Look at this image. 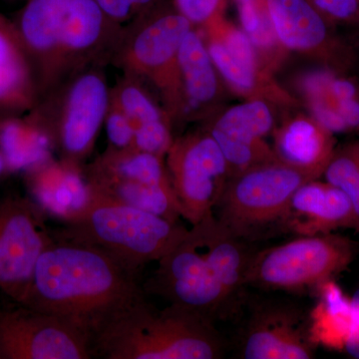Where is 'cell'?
Listing matches in <instances>:
<instances>
[{
	"mask_svg": "<svg viewBox=\"0 0 359 359\" xmlns=\"http://www.w3.org/2000/svg\"><path fill=\"white\" fill-rule=\"evenodd\" d=\"M8 175L11 174H9L8 170H7L6 162H4V157L0 154V182L8 176Z\"/></svg>",
	"mask_w": 359,
	"mask_h": 359,
	"instance_id": "cell-34",
	"label": "cell"
},
{
	"mask_svg": "<svg viewBox=\"0 0 359 359\" xmlns=\"http://www.w3.org/2000/svg\"><path fill=\"white\" fill-rule=\"evenodd\" d=\"M327 130L306 120L290 124L276 141L278 156L283 164L299 170L316 180L325 174L334 156V142Z\"/></svg>",
	"mask_w": 359,
	"mask_h": 359,
	"instance_id": "cell-22",
	"label": "cell"
},
{
	"mask_svg": "<svg viewBox=\"0 0 359 359\" xmlns=\"http://www.w3.org/2000/svg\"><path fill=\"white\" fill-rule=\"evenodd\" d=\"M356 228V214L351 198L332 184L309 181L290 200L283 231L299 237L325 235L339 229Z\"/></svg>",
	"mask_w": 359,
	"mask_h": 359,
	"instance_id": "cell-15",
	"label": "cell"
},
{
	"mask_svg": "<svg viewBox=\"0 0 359 359\" xmlns=\"http://www.w3.org/2000/svg\"><path fill=\"white\" fill-rule=\"evenodd\" d=\"M156 0H96L111 20L125 25L139 14L155 6Z\"/></svg>",
	"mask_w": 359,
	"mask_h": 359,
	"instance_id": "cell-28",
	"label": "cell"
},
{
	"mask_svg": "<svg viewBox=\"0 0 359 359\" xmlns=\"http://www.w3.org/2000/svg\"><path fill=\"white\" fill-rule=\"evenodd\" d=\"M269 20L278 39L292 49L328 44L327 23L306 0H266Z\"/></svg>",
	"mask_w": 359,
	"mask_h": 359,
	"instance_id": "cell-24",
	"label": "cell"
},
{
	"mask_svg": "<svg viewBox=\"0 0 359 359\" xmlns=\"http://www.w3.org/2000/svg\"><path fill=\"white\" fill-rule=\"evenodd\" d=\"M273 126V116L261 101L231 108L217 120L210 135L221 148L229 166L238 173L266 163L269 159L261 139Z\"/></svg>",
	"mask_w": 359,
	"mask_h": 359,
	"instance_id": "cell-17",
	"label": "cell"
},
{
	"mask_svg": "<svg viewBox=\"0 0 359 359\" xmlns=\"http://www.w3.org/2000/svg\"><path fill=\"white\" fill-rule=\"evenodd\" d=\"M323 175L328 183L351 198L356 214L355 230L359 231V141L334 151Z\"/></svg>",
	"mask_w": 359,
	"mask_h": 359,
	"instance_id": "cell-25",
	"label": "cell"
},
{
	"mask_svg": "<svg viewBox=\"0 0 359 359\" xmlns=\"http://www.w3.org/2000/svg\"><path fill=\"white\" fill-rule=\"evenodd\" d=\"M146 297L139 275L102 250L56 240L39 257L22 306L57 314L95 337Z\"/></svg>",
	"mask_w": 359,
	"mask_h": 359,
	"instance_id": "cell-1",
	"label": "cell"
},
{
	"mask_svg": "<svg viewBox=\"0 0 359 359\" xmlns=\"http://www.w3.org/2000/svg\"><path fill=\"white\" fill-rule=\"evenodd\" d=\"M93 337L57 314L0 308V359H92Z\"/></svg>",
	"mask_w": 359,
	"mask_h": 359,
	"instance_id": "cell-12",
	"label": "cell"
},
{
	"mask_svg": "<svg viewBox=\"0 0 359 359\" xmlns=\"http://www.w3.org/2000/svg\"><path fill=\"white\" fill-rule=\"evenodd\" d=\"M219 0H175L177 11L196 25L208 22L218 8Z\"/></svg>",
	"mask_w": 359,
	"mask_h": 359,
	"instance_id": "cell-31",
	"label": "cell"
},
{
	"mask_svg": "<svg viewBox=\"0 0 359 359\" xmlns=\"http://www.w3.org/2000/svg\"><path fill=\"white\" fill-rule=\"evenodd\" d=\"M311 110L321 128L330 134L359 130V87L332 71H318L306 79Z\"/></svg>",
	"mask_w": 359,
	"mask_h": 359,
	"instance_id": "cell-20",
	"label": "cell"
},
{
	"mask_svg": "<svg viewBox=\"0 0 359 359\" xmlns=\"http://www.w3.org/2000/svg\"><path fill=\"white\" fill-rule=\"evenodd\" d=\"M308 175L283 163H263L228 182L214 214L236 237L254 242L283 231L290 202Z\"/></svg>",
	"mask_w": 359,
	"mask_h": 359,
	"instance_id": "cell-7",
	"label": "cell"
},
{
	"mask_svg": "<svg viewBox=\"0 0 359 359\" xmlns=\"http://www.w3.org/2000/svg\"><path fill=\"white\" fill-rule=\"evenodd\" d=\"M106 68L77 72L26 113L47 135L59 159L84 166L93 154L110 105Z\"/></svg>",
	"mask_w": 359,
	"mask_h": 359,
	"instance_id": "cell-6",
	"label": "cell"
},
{
	"mask_svg": "<svg viewBox=\"0 0 359 359\" xmlns=\"http://www.w3.org/2000/svg\"><path fill=\"white\" fill-rule=\"evenodd\" d=\"M0 308H1V306H0Z\"/></svg>",
	"mask_w": 359,
	"mask_h": 359,
	"instance_id": "cell-36",
	"label": "cell"
},
{
	"mask_svg": "<svg viewBox=\"0 0 359 359\" xmlns=\"http://www.w3.org/2000/svg\"><path fill=\"white\" fill-rule=\"evenodd\" d=\"M13 20L39 99L80 71L110 66L123 27L96 0H25Z\"/></svg>",
	"mask_w": 359,
	"mask_h": 359,
	"instance_id": "cell-3",
	"label": "cell"
},
{
	"mask_svg": "<svg viewBox=\"0 0 359 359\" xmlns=\"http://www.w3.org/2000/svg\"><path fill=\"white\" fill-rule=\"evenodd\" d=\"M355 255V243L334 233L299 237L256 252L247 285L285 290L320 287L346 269Z\"/></svg>",
	"mask_w": 359,
	"mask_h": 359,
	"instance_id": "cell-9",
	"label": "cell"
},
{
	"mask_svg": "<svg viewBox=\"0 0 359 359\" xmlns=\"http://www.w3.org/2000/svg\"><path fill=\"white\" fill-rule=\"evenodd\" d=\"M90 193L99 199L152 212L171 222L181 208L164 158L137 149L107 147L84 165Z\"/></svg>",
	"mask_w": 359,
	"mask_h": 359,
	"instance_id": "cell-8",
	"label": "cell"
},
{
	"mask_svg": "<svg viewBox=\"0 0 359 359\" xmlns=\"http://www.w3.org/2000/svg\"><path fill=\"white\" fill-rule=\"evenodd\" d=\"M311 318L297 304L268 301L252 308L243 332L241 358L309 359L314 356Z\"/></svg>",
	"mask_w": 359,
	"mask_h": 359,
	"instance_id": "cell-14",
	"label": "cell"
},
{
	"mask_svg": "<svg viewBox=\"0 0 359 359\" xmlns=\"http://www.w3.org/2000/svg\"><path fill=\"white\" fill-rule=\"evenodd\" d=\"M167 169L181 208L191 224L212 214L226 183L229 166L210 134L174 140L166 154Z\"/></svg>",
	"mask_w": 359,
	"mask_h": 359,
	"instance_id": "cell-13",
	"label": "cell"
},
{
	"mask_svg": "<svg viewBox=\"0 0 359 359\" xmlns=\"http://www.w3.org/2000/svg\"><path fill=\"white\" fill-rule=\"evenodd\" d=\"M0 154L9 174H25L55 156L47 135L27 114L0 120Z\"/></svg>",
	"mask_w": 359,
	"mask_h": 359,
	"instance_id": "cell-23",
	"label": "cell"
},
{
	"mask_svg": "<svg viewBox=\"0 0 359 359\" xmlns=\"http://www.w3.org/2000/svg\"><path fill=\"white\" fill-rule=\"evenodd\" d=\"M217 78L207 46L195 30L187 35L177 59V80L168 114L196 110L217 93Z\"/></svg>",
	"mask_w": 359,
	"mask_h": 359,
	"instance_id": "cell-21",
	"label": "cell"
},
{
	"mask_svg": "<svg viewBox=\"0 0 359 359\" xmlns=\"http://www.w3.org/2000/svg\"><path fill=\"white\" fill-rule=\"evenodd\" d=\"M240 9L241 21L245 32L249 33L250 39L257 44H269L266 36L271 39V33L266 26V18H263L257 0H238Z\"/></svg>",
	"mask_w": 359,
	"mask_h": 359,
	"instance_id": "cell-29",
	"label": "cell"
},
{
	"mask_svg": "<svg viewBox=\"0 0 359 359\" xmlns=\"http://www.w3.org/2000/svg\"><path fill=\"white\" fill-rule=\"evenodd\" d=\"M111 100L127 115L135 134L134 148L166 157L174 139L171 117L156 103L148 84L124 74L111 86Z\"/></svg>",
	"mask_w": 359,
	"mask_h": 359,
	"instance_id": "cell-18",
	"label": "cell"
},
{
	"mask_svg": "<svg viewBox=\"0 0 359 359\" xmlns=\"http://www.w3.org/2000/svg\"><path fill=\"white\" fill-rule=\"evenodd\" d=\"M353 325L344 344V349L351 358L359 359V287L351 299Z\"/></svg>",
	"mask_w": 359,
	"mask_h": 359,
	"instance_id": "cell-33",
	"label": "cell"
},
{
	"mask_svg": "<svg viewBox=\"0 0 359 359\" xmlns=\"http://www.w3.org/2000/svg\"><path fill=\"white\" fill-rule=\"evenodd\" d=\"M314 6L328 18L353 20L359 16V0H313Z\"/></svg>",
	"mask_w": 359,
	"mask_h": 359,
	"instance_id": "cell-32",
	"label": "cell"
},
{
	"mask_svg": "<svg viewBox=\"0 0 359 359\" xmlns=\"http://www.w3.org/2000/svg\"><path fill=\"white\" fill-rule=\"evenodd\" d=\"M223 43L236 60H238L248 70L256 73L254 49L248 35L238 30H230Z\"/></svg>",
	"mask_w": 359,
	"mask_h": 359,
	"instance_id": "cell-30",
	"label": "cell"
},
{
	"mask_svg": "<svg viewBox=\"0 0 359 359\" xmlns=\"http://www.w3.org/2000/svg\"><path fill=\"white\" fill-rule=\"evenodd\" d=\"M152 7L123 25L111 66L154 85L168 103L176 85L179 50L192 22L178 11L154 14Z\"/></svg>",
	"mask_w": 359,
	"mask_h": 359,
	"instance_id": "cell-10",
	"label": "cell"
},
{
	"mask_svg": "<svg viewBox=\"0 0 359 359\" xmlns=\"http://www.w3.org/2000/svg\"><path fill=\"white\" fill-rule=\"evenodd\" d=\"M207 49L212 63L231 83L243 90H250L255 86V73L236 60L223 42L217 39L212 40Z\"/></svg>",
	"mask_w": 359,
	"mask_h": 359,
	"instance_id": "cell-26",
	"label": "cell"
},
{
	"mask_svg": "<svg viewBox=\"0 0 359 359\" xmlns=\"http://www.w3.org/2000/svg\"><path fill=\"white\" fill-rule=\"evenodd\" d=\"M103 127L107 135V147L116 150L135 149V134L131 122L124 111L112 100H110Z\"/></svg>",
	"mask_w": 359,
	"mask_h": 359,
	"instance_id": "cell-27",
	"label": "cell"
},
{
	"mask_svg": "<svg viewBox=\"0 0 359 359\" xmlns=\"http://www.w3.org/2000/svg\"><path fill=\"white\" fill-rule=\"evenodd\" d=\"M39 100L34 73L13 20L0 13V113L26 114Z\"/></svg>",
	"mask_w": 359,
	"mask_h": 359,
	"instance_id": "cell-19",
	"label": "cell"
},
{
	"mask_svg": "<svg viewBox=\"0 0 359 359\" xmlns=\"http://www.w3.org/2000/svg\"><path fill=\"white\" fill-rule=\"evenodd\" d=\"M4 116H7V115H4V114H1V113H0V120H1L2 118L4 117Z\"/></svg>",
	"mask_w": 359,
	"mask_h": 359,
	"instance_id": "cell-35",
	"label": "cell"
},
{
	"mask_svg": "<svg viewBox=\"0 0 359 359\" xmlns=\"http://www.w3.org/2000/svg\"><path fill=\"white\" fill-rule=\"evenodd\" d=\"M358 18H359V16H358Z\"/></svg>",
	"mask_w": 359,
	"mask_h": 359,
	"instance_id": "cell-37",
	"label": "cell"
},
{
	"mask_svg": "<svg viewBox=\"0 0 359 359\" xmlns=\"http://www.w3.org/2000/svg\"><path fill=\"white\" fill-rule=\"evenodd\" d=\"M51 231L56 240L96 248L140 275L147 264L169 254L189 229L179 222L91 195L83 211Z\"/></svg>",
	"mask_w": 359,
	"mask_h": 359,
	"instance_id": "cell-5",
	"label": "cell"
},
{
	"mask_svg": "<svg viewBox=\"0 0 359 359\" xmlns=\"http://www.w3.org/2000/svg\"><path fill=\"white\" fill-rule=\"evenodd\" d=\"M23 175L28 196L48 218L60 223L79 215L91 199L84 166L56 156Z\"/></svg>",
	"mask_w": 359,
	"mask_h": 359,
	"instance_id": "cell-16",
	"label": "cell"
},
{
	"mask_svg": "<svg viewBox=\"0 0 359 359\" xmlns=\"http://www.w3.org/2000/svg\"><path fill=\"white\" fill-rule=\"evenodd\" d=\"M47 219L28 195L0 199V292L14 304L25 299L39 257L53 242Z\"/></svg>",
	"mask_w": 359,
	"mask_h": 359,
	"instance_id": "cell-11",
	"label": "cell"
},
{
	"mask_svg": "<svg viewBox=\"0 0 359 359\" xmlns=\"http://www.w3.org/2000/svg\"><path fill=\"white\" fill-rule=\"evenodd\" d=\"M256 252L236 237L214 212L189 229L142 283L146 294L193 309L212 321L233 311L247 285Z\"/></svg>",
	"mask_w": 359,
	"mask_h": 359,
	"instance_id": "cell-2",
	"label": "cell"
},
{
	"mask_svg": "<svg viewBox=\"0 0 359 359\" xmlns=\"http://www.w3.org/2000/svg\"><path fill=\"white\" fill-rule=\"evenodd\" d=\"M224 344L214 321L169 304L157 309L142 297L116 314L93 339L94 358L217 359Z\"/></svg>",
	"mask_w": 359,
	"mask_h": 359,
	"instance_id": "cell-4",
	"label": "cell"
}]
</instances>
